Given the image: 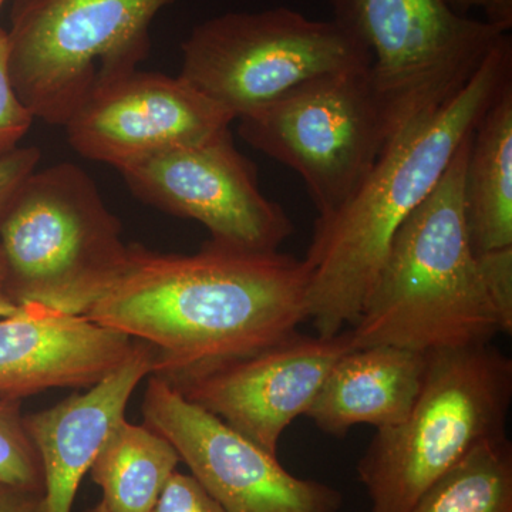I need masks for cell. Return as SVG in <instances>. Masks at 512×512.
Returning <instances> with one entry per match:
<instances>
[{"label":"cell","instance_id":"cell-1","mask_svg":"<svg viewBox=\"0 0 512 512\" xmlns=\"http://www.w3.org/2000/svg\"><path fill=\"white\" fill-rule=\"evenodd\" d=\"M309 269L282 252L205 242L192 255L130 244L126 268L86 318L156 350L153 375H192L298 332Z\"/></svg>","mask_w":512,"mask_h":512},{"label":"cell","instance_id":"cell-2","mask_svg":"<svg viewBox=\"0 0 512 512\" xmlns=\"http://www.w3.org/2000/svg\"><path fill=\"white\" fill-rule=\"evenodd\" d=\"M511 82L512 40L505 35L456 97L397 131L355 194L339 210L316 218L303 259L316 335L335 336L356 322L394 235Z\"/></svg>","mask_w":512,"mask_h":512},{"label":"cell","instance_id":"cell-3","mask_svg":"<svg viewBox=\"0 0 512 512\" xmlns=\"http://www.w3.org/2000/svg\"><path fill=\"white\" fill-rule=\"evenodd\" d=\"M471 138L394 235L350 329L356 348L389 345L431 355L487 345L504 333L467 232L464 178Z\"/></svg>","mask_w":512,"mask_h":512},{"label":"cell","instance_id":"cell-4","mask_svg":"<svg viewBox=\"0 0 512 512\" xmlns=\"http://www.w3.org/2000/svg\"><path fill=\"white\" fill-rule=\"evenodd\" d=\"M512 360L493 343L427 355L403 423L377 430L357 463L370 512H410L421 495L484 441L507 436Z\"/></svg>","mask_w":512,"mask_h":512},{"label":"cell","instance_id":"cell-5","mask_svg":"<svg viewBox=\"0 0 512 512\" xmlns=\"http://www.w3.org/2000/svg\"><path fill=\"white\" fill-rule=\"evenodd\" d=\"M123 227L79 165L30 174L0 220L10 298L84 316L126 268Z\"/></svg>","mask_w":512,"mask_h":512},{"label":"cell","instance_id":"cell-6","mask_svg":"<svg viewBox=\"0 0 512 512\" xmlns=\"http://www.w3.org/2000/svg\"><path fill=\"white\" fill-rule=\"evenodd\" d=\"M173 0H13L9 72L35 119L66 126L92 97L136 72L151 23Z\"/></svg>","mask_w":512,"mask_h":512},{"label":"cell","instance_id":"cell-7","mask_svg":"<svg viewBox=\"0 0 512 512\" xmlns=\"http://www.w3.org/2000/svg\"><path fill=\"white\" fill-rule=\"evenodd\" d=\"M181 50L180 77L234 120L311 80L372 66L366 46L336 20L285 6L205 20Z\"/></svg>","mask_w":512,"mask_h":512},{"label":"cell","instance_id":"cell-8","mask_svg":"<svg viewBox=\"0 0 512 512\" xmlns=\"http://www.w3.org/2000/svg\"><path fill=\"white\" fill-rule=\"evenodd\" d=\"M333 20L372 56L370 80L389 137L471 82L505 35L444 0H330Z\"/></svg>","mask_w":512,"mask_h":512},{"label":"cell","instance_id":"cell-9","mask_svg":"<svg viewBox=\"0 0 512 512\" xmlns=\"http://www.w3.org/2000/svg\"><path fill=\"white\" fill-rule=\"evenodd\" d=\"M238 121L245 143L302 178L318 217L355 194L390 140L370 67L311 80Z\"/></svg>","mask_w":512,"mask_h":512},{"label":"cell","instance_id":"cell-10","mask_svg":"<svg viewBox=\"0 0 512 512\" xmlns=\"http://www.w3.org/2000/svg\"><path fill=\"white\" fill-rule=\"evenodd\" d=\"M128 190L157 210L200 222L211 242L248 252H276L295 225L259 188L255 165L231 131L175 148L120 170Z\"/></svg>","mask_w":512,"mask_h":512},{"label":"cell","instance_id":"cell-11","mask_svg":"<svg viewBox=\"0 0 512 512\" xmlns=\"http://www.w3.org/2000/svg\"><path fill=\"white\" fill-rule=\"evenodd\" d=\"M144 424L165 437L192 476L227 512H339L343 497L332 485L293 476L278 456L256 446L224 421L150 375Z\"/></svg>","mask_w":512,"mask_h":512},{"label":"cell","instance_id":"cell-12","mask_svg":"<svg viewBox=\"0 0 512 512\" xmlns=\"http://www.w3.org/2000/svg\"><path fill=\"white\" fill-rule=\"evenodd\" d=\"M353 349L350 330L335 336L295 332L247 356L167 382L188 402L278 456L282 434L305 416L332 367Z\"/></svg>","mask_w":512,"mask_h":512},{"label":"cell","instance_id":"cell-13","mask_svg":"<svg viewBox=\"0 0 512 512\" xmlns=\"http://www.w3.org/2000/svg\"><path fill=\"white\" fill-rule=\"evenodd\" d=\"M234 117L183 77L136 72L87 101L67 121L70 146L117 171L227 130Z\"/></svg>","mask_w":512,"mask_h":512},{"label":"cell","instance_id":"cell-14","mask_svg":"<svg viewBox=\"0 0 512 512\" xmlns=\"http://www.w3.org/2000/svg\"><path fill=\"white\" fill-rule=\"evenodd\" d=\"M136 340L86 316L22 305L0 318V397L49 389H89L119 369Z\"/></svg>","mask_w":512,"mask_h":512},{"label":"cell","instance_id":"cell-15","mask_svg":"<svg viewBox=\"0 0 512 512\" xmlns=\"http://www.w3.org/2000/svg\"><path fill=\"white\" fill-rule=\"evenodd\" d=\"M154 359L153 346L136 340L126 362L101 382L25 417L45 477V512H72L80 483L111 427L126 417L138 383L153 375Z\"/></svg>","mask_w":512,"mask_h":512},{"label":"cell","instance_id":"cell-16","mask_svg":"<svg viewBox=\"0 0 512 512\" xmlns=\"http://www.w3.org/2000/svg\"><path fill=\"white\" fill-rule=\"evenodd\" d=\"M427 355L397 346L350 350L332 367L305 416L320 431L345 437L353 427L390 429L403 423L419 397Z\"/></svg>","mask_w":512,"mask_h":512},{"label":"cell","instance_id":"cell-17","mask_svg":"<svg viewBox=\"0 0 512 512\" xmlns=\"http://www.w3.org/2000/svg\"><path fill=\"white\" fill-rule=\"evenodd\" d=\"M464 214L477 255L512 248V82L485 111L471 138Z\"/></svg>","mask_w":512,"mask_h":512},{"label":"cell","instance_id":"cell-18","mask_svg":"<svg viewBox=\"0 0 512 512\" xmlns=\"http://www.w3.org/2000/svg\"><path fill=\"white\" fill-rule=\"evenodd\" d=\"M181 458L173 444L146 424H114L90 467L109 512H148L177 471Z\"/></svg>","mask_w":512,"mask_h":512},{"label":"cell","instance_id":"cell-19","mask_svg":"<svg viewBox=\"0 0 512 512\" xmlns=\"http://www.w3.org/2000/svg\"><path fill=\"white\" fill-rule=\"evenodd\" d=\"M410 512H512V444L484 441L439 478Z\"/></svg>","mask_w":512,"mask_h":512},{"label":"cell","instance_id":"cell-20","mask_svg":"<svg viewBox=\"0 0 512 512\" xmlns=\"http://www.w3.org/2000/svg\"><path fill=\"white\" fill-rule=\"evenodd\" d=\"M0 483L45 493L39 454L25 427L19 400L0 397Z\"/></svg>","mask_w":512,"mask_h":512},{"label":"cell","instance_id":"cell-21","mask_svg":"<svg viewBox=\"0 0 512 512\" xmlns=\"http://www.w3.org/2000/svg\"><path fill=\"white\" fill-rule=\"evenodd\" d=\"M33 120L10 79L8 33L0 28V158L19 148Z\"/></svg>","mask_w":512,"mask_h":512},{"label":"cell","instance_id":"cell-22","mask_svg":"<svg viewBox=\"0 0 512 512\" xmlns=\"http://www.w3.org/2000/svg\"><path fill=\"white\" fill-rule=\"evenodd\" d=\"M481 272L504 333L512 330V248L480 254Z\"/></svg>","mask_w":512,"mask_h":512},{"label":"cell","instance_id":"cell-23","mask_svg":"<svg viewBox=\"0 0 512 512\" xmlns=\"http://www.w3.org/2000/svg\"><path fill=\"white\" fill-rule=\"evenodd\" d=\"M148 512H227L192 474L175 471Z\"/></svg>","mask_w":512,"mask_h":512},{"label":"cell","instance_id":"cell-24","mask_svg":"<svg viewBox=\"0 0 512 512\" xmlns=\"http://www.w3.org/2000/svg\"><path fill=\"white\" fill-rule=\"evenodd\" d=\"M40 158L39 148L33 146L16 148L8 156L0 158V220L16 192L37 170Z\"/></svg>","mask_w":512,"mask_h":512},{"label":"cell","instance_id":"cell-25","mask_svg":"<svg viewBox=\"0 0 512 512\" xmlns=\"http://www.w3.org/2000/svg\"><path fill=\"white\" fill-rule=\"evenodd\" d=\"M444 3L461 16H468L471 9L484 13V22L501 35H510L512 29V0H444Z\"/></svg>","mask_w":512,"mask_h":512},{"label":"cell","instance_id":"cell-26","mask_svg":"<svg viewBox=\"0 0 512 512\" xmlns=\"http://www.w3.org/2000/svg\"><path fill=\"white\" fill-rule=\"evenodd\" d=\"M0 512H45V493L0 483Z\"/></svg>","mask_w":512,"mask_h":512},{"label":"cell","instance_id":"cell-27","mask_svg":"<svg viewBox=\"0 0 512 512\" xmlns=\"http://www.w3.org/2000/svg\"><path fill=\"white\" fill-rule=\"evenodd\" d=\"M19 311V306L10 298L8 291V271H6L5 258L0 249V318L13 315Z\"/></svg>","mask_w":512,"mask_h":512},{"label":"cell","instance_id":"cell-28","mask_svg":"<svg viewBox=\"0 0 512 512\" xmlns=\"http://www.w3.org/2000/svg\"><path fill=\"white\" fill-rule=\"evenodd\" d=\"M92 512H109L106 510V508H104V505L103 504H99L97 505L96 508H94V510Z\"/></svg>","mask_w":512,"mask_h":512},{"label":"cell","instance_id":"cell-29","mask_svg":"<svg viewBox=\"0 0 512 512\" xmlns=\"http://www.w3.org/2000/svg\"><path fill=\"white\" fill-rule=\"evenodd\" d=\"M3 3H5V0H0V8H2Z\"/></svg>","mask_w":512,"mask_h":512}]
</instances>
